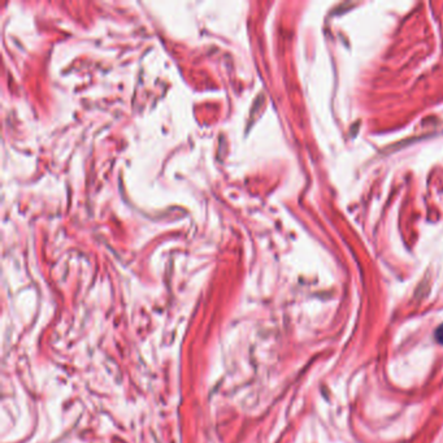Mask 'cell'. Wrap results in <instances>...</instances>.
Listing matches in <instances>:
<instances>
[{"mask_svg":"<svg viewBox=\"0 0 443 443\" xmlns=\"http://www.w3.org/2000/svg\"><path fill=\"white\" fill-rule=\"evenodd\" d=\"M435 338H437V341L439 342V343L443 344V325H440L437 329V331H435Z\"/></svg>","mask_w":443,"mask_h":443,"instance_id":"cell-1","label":"cell"}]
</instances>
